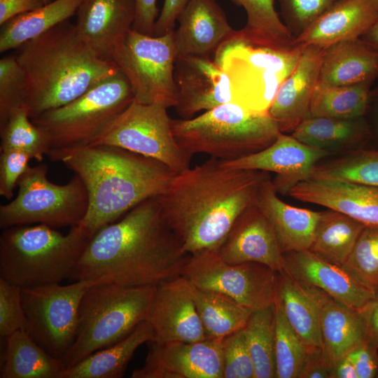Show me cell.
I'll use <instances>...</instances> for the list:
<instances>
[{"instance_id":"obj_1","label":"cell","mask_w":378,"mask_h":378,"mask_svg":"<svg viewBox=\"0 0 378 378\" xmlns=\"http://www.w3.org/2000/svg\"><path fill=\"white\" fill-rule=\"evenodd\" d=\"M189 255L148 199L90 239L70 277L125 287L157 286L181 275Z\"/></svg>"},{"instance_id":"obj_2","label":"cell","mask_w":378,"mask_h":378,"mask_svg":"<svg viewBox=\"0 0 378 378\" xmlns=\"http://www.w3.org/2000/svg\"><path fill=\"white\" fill-rule=\"evenodd\" d=\"M268 176L262 171L225 168L211 158L174 176L158 197L162 214L188 254L217 251Z\"/></svg>"},{"instance_id":"obj_3","label":"cell","mask_w":378,"mask_h":378,"mask_svg":"<svg viewBox=\"0 0 378 378\" xmlns=\"http://www.w3.org/2000/svg\"><path fill=\"white\" fill-rule=\"evenodd\" d=\"M84 182L88 209L79 224L94 235L142 202L162 195L176 174L164 163L108 145L51 150Z\"/></svg>"},{"instance_id":"obj_4","label":"cell","mask_w":378,"mask_h":378,"mask_svg":"<svg viewBox=\"0 0 378 378\" xmlns=\"http://www.w3.org/2000/svg\"><path fill=\"white\" fill-rule=\"evenodd\" d=\"M15 57L24 74V106L31 119L70 103L120 71L66 21L20 46Z\"/></svg>"},{"instance_id":"obj_5","label":"cell","mask_w":378,"mask_h":378,"mask_svg":"<svg viewBox=\"0 0 378 378\" xmlns=\"http://www.w3.org/2000/svg\"><path fill=\"white\" fill-rule=\"evenodd\" d=\"M93 235L80 225L63 234L44 225H15L0 236V277L21 288L70 277Z\"/></svg>"},{"instance_id":"obj_6","label":"cell","mask_w":378,"mask_h":378,"mask_svg":"<svg viewBox=\"0 0 378 378\" xmlns=\"http://www.w3.org/2000/svg\"><path fill=\"white\" fill-rule=\"evenodd\" d=\"M155 290L150 285L91 284L80 303L74 341L61 358L64 369L119 342L146 321Z\"/></svg>"},{"instance_id":"obj_7","label":"cell","mask_w":378,"mask_h":378,"mask_svg":"<svg viewBox=\"0 0 378 378\" xmlns=\"http://www.w3.org/2000/svg\"><path fill=\"white\" fill-rule=\"evenodd\" d=\"M172 128L178 145L189 154L205 153L220 161L262 150L281 133L268 114L251 113L233 102L189 119H172Z\"/></svg>"},{"instance_id":"obj_8","label":"cell","mask_w":378,"mask_h":378,"mask_svg":"<svg viewBox=\"0 0 378 378\" xmlns=\"http://www.w3.org/2000/svg\"><path fill=\"white\" fill-rule=\"evenodd\" d=\"M302 47L274 48L248 42L236 31L215 50L214 61L228 78L232 102L267 115L282 83L295 68Z\"/></svg>"},{"instance_id":"obj_9","label":"cell","mask_w":378,"mask_h":378,"mask_svg":"<svg viewBox=\"0 0 378 378\" xmlns=\"http://www.w3.org/2000/svg\"><path fill=\"white\" fill-rule=\"evenodd\" d=\"M134 99L130 84L120 70L70 103L46 111L31 121L48 134L50 151L84 147Z\"/></svg>"},{"instance_id":"obj_10","label":"cell","mask_w":378,"mask_h":378,"mask_svg":"<svg viewBox=\"0 0 378 378\" xmlns=\"http://www.w3.org/2000/svg\"><path fill=\"white\" fill-rule=\"evenodd\" d=\"M46 163L29 167L18 182V192L0 206V227L44 224L52 227L79 225L88 209V193L83 180L74 176L64 185L48 178Z\"/></svg>"},{"instance_id":"obj_11","label":"cell","mask_w":378,"mask_h":378,"mask_svg":"<svg viewBox=\"0 0 378 378\" xmlns=\"http://www.w3.org/2000/svg\"><path fill=\"white\" fill-rule=\"evenodd\" d=\"M167 109L161 103L134 100L89 146L119 147L157 160L181 173L190 167L192 155L177 143Z\"/></svg>"},{"instance_id":"obj_12","label":"cell","mask_w":378,"mask_h":378,"mask_svg":"<svg viewBox=\"0 0 378 378\" xmlns=\"http://www.w3.org/2000/svg\"><path fill=\"white\" fill-rule=\"evenodd\" d=\"M175 31L149 36L131 29L112 59L127 78L135 101L176 104Z\"/></svg>"},{"instance_id":"obj_13","label":"cell","mask_w":378,"mask_h":378,"mask_svg":"<svg viewBox=\"0 0 378 378\" xmlns=\"http://www.w3.org/2000/svg\"><path fill=\"white\" fill-rule=\"evenodd\" d=\"M92 283L85 281L21 288L26 331L48 354L61 358L72 345L81 299Z\"/></svg>"},{"instance_id":"obj_14","label":"cell","mask_w":378,"mask_h":378,"mask_svg":"<svg viewBox=\"0 0 378 378\" xmlns=\"http://www.w3.org/2000/svg\"><path fill=\"white\" fill-rule=\"evenodd\" d=\"M276 274L259 262L230 264L214 250L190 254L181 273L192 285L225 294L253 312L274 304Z\"/></svg>"},{"instance_id":"obj_15","label":"cell","mask_w":378,"mask_h":378,"mask_svg":"<svg viewBox=\"0 0 378 378\" xmlns=\"http://www.w3.org/2000/svg\"><path fill=\"white\" fill-rule=\"evenodd\" d=\"M222 341H150L144 365L131 377L223 378Z\"/></svg>"},{"instance_id":"obj_16","label":"cell","mask_w":378,"mask_h":378,"mask_svg":"<svg viewBox=\"0 0 378 378\" xmlns=\"http://www.w3.org/2000/svg\"><path fill=\"white\" fill-rule=\"evenodd\" d=\"M332 153L305 145L291 134L280 133L269 146L249 155L220 161L225 168L274 172L278 193L288 195L299 182L309 178L313 167Z\"/></svg>"},{"instance_id":"obj_17","label":"cell","mask_w":378,"mask_h":378,"mask_svg":"<svg viewBox=\"0 0 378 378\" xmlns=\"http://www.w3.org/2000/svg\"><path fill=\"white\" fill-rule=\"evenodd\" d=\"M176 104L174 108L183 119L193 118L232 102L227 76L209 55L176 56L174 64Z\"/></svg>"},{"instance_id":"obj_18","label":"cell","mask_w":378,"mask_h":378,"mask_svg":"<svg viewBox=\"0 0 378 378\" xmlns=\"http://www.w3.org/2000/svg\"><path fill=\"white\" fill-rule=\"evenodd\" d=\"M155 342H198L206 340L194 301L192 286L181 275L155 286L147 318Z\"/></svg>"},{"instance_id":"obj_19","label":"cell","mask_w":378,"mask_h":378,"mask_svg":"<svg viewBox=\"0 0 378 378\" xmlns=\"http://www.w3.org/2000/svg\"><path fill=\"white\" fill-rule=\"evenodd\" d=\"M284 256V270L299 284L318 288L354 310H361L377 294L343 266L309 250L286 252Z\"/></svg>"},{"instance_id":"obj_20","label":"cell","mask_w":378,"mask_h":378,"mask_svg":"<svg viewBox=\"0 0 378 378\" xmlns=\"http://www.w3.org/2000/svg\"><path fill=\"white\" fill-rule=\"evenodd\" d=\"M216 252L230 264L255 262L276 272L284 270V253L270 222L255 201L238 217Z\"/></svg>"},{"instance_id":"obj_21","label":"cell","mask_w":378,"mask_h":378,"mask_svg":"<svg viewBox=\"0 0 378 378\" xmlns=\"http://www.w3.org/2000/svg\"><path fill=\"white\" fill-rule=\"evenodd\" d=\"M135 13L134 0H83L75 28L97 55L112 59L132 28Z\"/></svg>"},{"instance_id":"obj_22","label":"cell","mask_w":378,"mask_h":378,"mask_svg":"<svg viewBox=\"0 0 378 378\" xmlns=\"http://www.w3.org/2000/svg\"><path fill=\"white\" fill-rule=\"evenodd\" d=\"M288 195L342 213L365 226H378V187L342 180L309 178Z\"/></svg>"},{"instance_id":"obj_23","label":"cell","mask_w":378,"mask_h":378,"mask_svg":"<svg viewBox=\"0 0 378 378\" xmlns=\"http://www.w3.org/2000/svg\"><path fill=\"white\" fill-rule=\"evenodd\" d=\"M301 286L316 305L322 339V359L332 378L337 361L367 340L362 316L358 311L318 288Z\"/></svg>"},{"instance_id":"obj_24","label":"cell","mask_w":378,"mask_h":378,"mask_svg":"<svg viewBox=\"0 0 378 378\" xmlns=\"http://www.w3.org/2000/svg\"><path fill=\"white\" fill-rule=\"evenodd\" d=\"M300 59L279 87L268 115L282 133H292L309 116L311 99L318 83L324 48L302 47Z\"/></svg>"},{"instance_id":"obj_25","label":"cell","mask_w":378,"mask_h":378,"mask_svg":"<svg viewBox=\"0 0 378 378\" xmlns=\"http://www.w3.org/2000/svg\"><path fill=\"white\" fill-rule=\"evenodd\" d=\"M177 21V56L209 55L234 31L216 0H189Z\"/></svg>"},{"instance_id":"obj_26","label":"cell","mask_w":378,"mask_h":378,"mask_svg":"<svg viewBox=\"0 0 378 378\" xmlns=\"http://www.w3.org/2000/svg\"><path fill=\"white\" fill-rule=\"evenodd\" d=\"M378 19V0H342L295 37L300 47L326 48L360 38Z\"/></svg>"},{"instance_id":"obj_27","label":"cell","mask_w":378,"mask_h":378,"mask_svg":"<svg viewBox=\"0 0 378 378\" xmlns=\"http://www.w3.org/2000/svg\"><path fill=\"white\" fill-rule=\"evenodd\" d=\"M277 193L270 176L260 186L255 204L270 222L284 253L308 250L321 211L291 206Z\"/></svg>"},{"instance_id":"obj_28","label":"cell","mask_w":378,"mask_h":378,"mask_svg":"<svg viewBox=\"0 0 378 378\" xmlns=\"http://www.w3.org/2000/svg\"><path fill=\"white\" fill-rule=\"evenodd\" d=\"M378 77V50L360 38L343 41L323 50L318 83L344 86Z\"/></svg>"},{"instance_id":"obj_29","label":"cell","mask_w":378,"mask_h":378,"mask_svg":"<svg viewBox=\"0 0 378 378\" xmlns=\"http://www.w3.org/2000/svg\"><path fill=\"white\" fill-rule=\"evenodd\" d=\"M155 340L152 326L144 321L122 340L96 351L64 369L59 378L122 377L135 351L141 344Z\"/></svg>"},{"instance_id":"obj_30","label":"cell","mask_w":378,"mask_h":378,"mask_svg":"<svg viewBox=\"0 0 378 378\" xmlns=\"http://www.w3.org/2000/svg\"><path fill=\"white\" fill-rule=\"evenodd\" d=\"M309 146L331 151L350 148L368 140L372 132L365 117L341 119L309 116L290 134Z\"/></svg>"},{"instance_id":"obj_31","label":"cell","mask_w":378,"mask_h":378,"mask_svg":"<svg viewBox=\"0 0 378 378\" xmlns=\"http://www.w3.org/2000/svg\"><path fill=\"white\" fill-rule=\"evenodd\" d=\"M308 351H322V339L314 302L284 270L277 272L275 300Z\"/></svg>"},{"instance_id":"obj_32","label":"cell","mask_w":378,"mask_h":378,"mask_svg":"<svg viewBox=\"0 0 378 378\" xmlns=\"http://www.w3.org/2000/svg\"><path fill=\"white\" fill-rule=\"evenodd\" d=\"M64 370L61 358L48 354L25 330L6 337L1 378H59Z\"/></svg>"},{"instance_id":"obj_33","label":"cell","mask_w":378,"mask_h":378,"mask_svg":"<svg viewBox=\"0 0 378 378\" xmlns=\"http://www.w3.org/2000/svg\"><path fill=\"white\" fill-rule=\"evenodd\" d=\"M83 0H53L1 25L0 52L18 48L73 16Z\"/></svg>"},{"instance_id":"obj_34","label":"cell","mask_w":378,"mask_h":378,"mask_svg":"<svg viewBox=\"0 0 378 378\" xmlns=\"http://www.w3.org/2000/svg\"><path fill=\"white\" fill-rule=\"evenodd\" d=\"M360 222L339 211H321L308 249L318 258L342 266L365 227Z\"/></svg>"},{"instance_id":"obj_35","label":"cell","mask_w":378,"mask_h":378,"mask_svg":"<svg viewBox=\"0 0 378 378\" xmlns=\"http://www.w3.org/2000/svg\"><path fill=\"white\" fill-rule=\"evenodd\" d=\"M191 286L206 339L221 340L246 326L253 311L221 293Z\"/></svg>"},{"instance_id":"obj_36","label":"cell","mask_w":378,"mask_h":378,"mask_svg":"<svg viewBox=\"0 0 378 378\" xmlns=\"http://www.w3.org/2000/svg\"><path fill=\"white\" fill-rule=\"evenodd\" d=\"M242 7L247 16L246 25L237 34L245 41L271 48L296 47L295 37L281 20L274 0H231Z\"/></svg>"},{"instance_id":"obj_37","label":"cell","mask_w":378,"mask_h":378,"mask_svg":"<svg viewBox=\"0 0 378 378\" xmlns=\"http://www.w3.org/2000/svg\"><path fill=\"white\" fill-rule=\"evenodd\" d=\"M374 82L344 86L317 85L311 99L309 116L341 119L365 117L368 108L370 90Z\"/></svg>"},{"instance_id":"obj_38","label":"cell","mask_w":378,"mask_h":378,"mask_svg":"<svg viewBox=\"0 0 378 378\" xmlns=\"http://www.w3.org/2000/svg\"><path fill=\"white\" fill-rule=\"evenodd\" d=\"M244 332L254 366L255 378L276 377L274 303L253 311Z\"/></svg>"},{"instance_id":"obj_39","label":"cell","mask_w":378,"mask_h":378,"mask_svg":"<svg viewBox=\"0 0 378 378\" xmlns=\"http://www.w3.org/2000/svg\"><path fill=\"white\" fill-rule=\"evenodd\" d=\"M309 178L334 179L378 187V150H353L316 164Z\"/></svg>"},{"instance_id":"obj_40","label":"cell","mask_w":378,"mask_h":378,"mask_svg":"<svg viewBox=\"0 0 378 378\" xmlns=\"http://www.w3.org/2000/svg\"><path fill=\"white\" fill-rule=\"evenodd\" d=\"M0 150L14 149L29 155L38 162L50 150V140L47 132L35 125L25 106L10 113L0 127Z\"/></svg>"},{"instance_id":"obj_41","label":"cell","mask_w":378,"mask_h":378,"mask_svg":"<svg viewBox=\"0 0 378 378\" xmlns=\"http://www.w3.org/2000/svg\"><path fill=\"white\" fill-rule=\"evenodd\" d=\"M274 307L276 377L300 378L307 359L308 349L276 302Z\"/></svg>"},{"instance_id":"obj_42","label":"cell","mask_w":378,"mask_h":378,"mask_svg":"<svg viewBox=\"0 0 378 378\" xmlns=\"http://www.w3.org/2000/svg\"><path fill=\"white\" fill-rule=\"evenodd\" d=\"M342 266L377 292L378 226H365Z\"/></svg>"},{"instance_id":"obj_43","label":"cell","mask_w":378,"mask_h":378,"mask_svg":"<svg viewBox=\"0 0 378 378\" xmlns=\"http://www.w3.org/2000/svg\"><path fill=\"white\" fill-rule=\"evenodd\" d=\"M25 90L22 70L15 57L0 60V127L12 112L24 106Z\"/></svg>"},{"instance_id":"obj_44","label":"cell","mask_w":378,"mask_h":378,"mask_svg":"<svg viewBox=\"0 0 378 378\" xmlns=\"http://www.w3.org/2000/svg\"><path fill=\"white\" fill-rule=\"evenodd\" d=\"M283 22L297 37L342 0H278Z\"/></svg>"},{"instance_id":"obj_45","label":"cell","mask_w":378,"mask_h":378,"mask_svg":"<svg viewBox=\"0 0 378 378\" xmlns=\"http://www.w3.org/2000/svg\"><path fill=\"white\" fill-rule=\"evenodd\" d=\"M223 378H255L244 328L223 339Z\"/></svg>"},{"instance_id":"obj_46","label":"cell","mask_w":378,"mask_h":378,"mask_svg":"<svg viewBox=\"0 0 378 378\" xmlns=\"http://www.w3.org/2000/svg\"><path fill=\"white\" fill-rule=\"evenodd\" d=\"M27 328L21 287L0 277V335L6 338Z\"/></svg>"},{"instance_id":"obj_47","label":"cell","mask_w":378,"mask_h":378,"mask_svg":"<svg viewBox=\"0 0 378 378\" xmlns=\"http://www.w3.org/2000/svg\"><path fill=\"white\" fill-rule=\"evenodd\" d=\"M31 157L26 153L14 149L1 150L0 195L10 200L22 175L29 167Z\"/></svg>"},{"instance_id":"obj_48","label":"cell","mask_w":378,"mask_h":378,"mask_svg":"<svg viewBox=\"0 0 378 378\" xmlns=\"http://www.w3.org/2000/svg\"><path fill=\"white\" fill-rule=\"evenodd\" d=\"M354 363L358 378L378 377V347L365 340L347 354Z\"/></svg>"},{"instance_id":"obj_49","label":"cell","mask_w":378,"mask_h":378,"mask_svg":"<svg viewBox=\"0 0 378 378\" xmlns=\"http://www.w3.org/2000/svg\"><path fill=\"white\" fill-rule=\"evenodd\" d=\"M135 19L132 29L154 36L155 25L159 16L157 0H134Z\"/></svg>"},{"instance_id":"obj_50","label":"cell","mask_w":378,"mask_h":378,"mask_svg":"<svg viewBox=\"0 0 378 378\" xmlns=\"http://www.w3.org/2000/svg\"><path fill=\"white\" fill-rule=\"evenodd\" d=\"M189 0H164L157 19L154 36H162L174 30L178 17Z\"/></svg>"},{"instance_id":"obj_51","label":"cell","mask_w":378,"mask_h":378,"mask_svg":"<svg viewBox=\"0 0 378 378\" xmlns=\"http://www.w3.org/2000/svg\"><path fill=\"white\" fill-rule=\"evenodd\" d=\"M44 5L43 0H0V24Z\"/></svg>"},{"instance_id":"obj_52","label":"cell","mask_w":378,"mask_h":378,"mask_svg":"<svg viewBox=\"0 0 378 378\" xmlns=\"http://www.w3.org/2000/svg\"><path fill=\"white\" fill-rule=\"evenodd\" d=\"M359 312L363 318L367 340L378 347V293Z\"/></svg>"},{"instance_id":"obj_53","label":"cell","mask_w":378,"mask_h":378,"mask_svg":"<svg viewBox=\"0 0 378 378\" xmlns=\"http://www.w3.org/2000/svg\"><path fill=\"white\" fill-rule=\"evenodd\" d=\"M300 378H331L330 371L322 359V351H308L307 359Z\"/></svg>"},{"instance_id":"obj_54","label":"cell","mask_w":378,"mask_h":378,"mask_svg":"<svg viewBox=\"0 0 378 378\" xmlns=\"http://www.w3.org/2000/svg\"><path fill=\"white\" fill-rule=\"evenodd\" d=\"M332 378H358L354 363L348 355L337 361L332 371Z\"/></svg>"},{"instance_id":"obj_55","label":"cell","mask_w":378,"mask_h":378,"mask_svg":"<svg viewBox=\"0 0 378 378\" xmlns=\"http://www.w3.org/2000/svg\"><path fill=\"white\" fill-rule=\"evenodd\" d=\"M375 85H372L370 90L368 109L372 108L374 112V129L378 133V77Z\"/></svg>"},{"instance_id":"obj_56","label":"cell","mask_w":378,"mask_h":378,"mask_svg":"<svg viewBox=\"0 0 378 378\" xmlns=\"http://www.w3.org/2000/svg\"><path fill=\"white\" fill-rule=\"evenodd\" d=\"M360 39L378 50V19Z\"/></svg>"},{"instance_id":"obj_57","label":"cell","mask_w":378,"mask_h":378,"mask_svg":"<svg viewBox=\"0 0 378 378\" xmlns=\"http://www.w3.org/2000/svg\"><path fill=\"white\" fill-rule=\"evenodd\" d=\"M44 4H49L50 3L51 1H52L53 0H43Z\"/></svg>"},{"instance_id":"obj_58","label":"cell","mask_w":378,"mask_h":378,"mask_svg":"<svg viewBox=\"0 0 378 378\" xmlns=\"http://www.w3.org/2000/svg\"><path fill=\"white\" fill-rule=\"evenodd\" d=\"M377 293H378V284H377Z\"/></svg>"}]
</instances>
